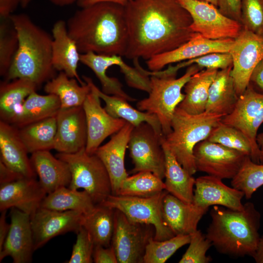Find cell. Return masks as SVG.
<instances>
[{"label": "cell", "instance_id": "obj_1", "mask_svg": "<svg viewBox=\"0 0 263 263\" xmlns=\"http://www.w3.org/2000/svg\"><path fill=\"white\" fill-rule=\"evenodd\" d=\"M124 6L127 58L147 60L178 48L195 33L190 14L177 0H130Z\"/></svg>", "mask_w": 263, "mask_h": 263}, {"label": "cell", "instance_id": "obj_2", "mask_svg": "<svg viewBox=\"0 0 263 263\" xmlns=\"http://www.w3.org/2000/svg\"><path fill=\"white\" fill-rule=\"evenodd\" d=\"M80 8L66 22L80 54L125 56L128 30L124 6L103 2Z\"/></svg>", "mask_w": 263, "mask_h": 263}, {"label": "cell", "instance_id": "obj_3", "mask_svg": "<svg viewBox=\"0 0 263 263\" xmlns=\"http://www.w3.org/2000/svg\"><path fill=\"white\" fill-rule=\"evenodd\" d=\"M206 236L220 254L234 257L252 256L260 241L261 214L251 202L242 210L213 206Z\"/></svg>", "mask_w": 263, "mask_h": 263}, {"label": "cell", "instance_id": "obj_4", "mask_svg": "<svg viewBox=\"0 0 263 263\" xmlns=\"http://www.w3.org/2000/svg\"><path fill=\"white\" fill-rule=\"evenodd\" d=\"M16 30L19 44L5 80H29L38 87L53 77V38L25 14L10 17Z\"/></svg>", "mask_w": 263, "mask_h": 263}, {"label": "cell", "instance_id": "obj_5", "mask_svg": "<svg viewBox=\"0 0 263 263\" xmlns=\"http://www.w3.org/2000/svg\"><path fill=\"white\" fill-rule=\"evenodd\" d=\"M222 116L205 112L191 114L178 107L171 122V131L164 141L179 163L190 174L197 171L193 150L199 142L207 139Z\"/></svg>", "mask_w": 263, "mask_h": 263}, {"label": "cell", "instance_id": "obj_6", "mask_svg": "<svg viewBox=\"0 0 263 263\" xmlns=\"http://www.w3.org/2000/svg\"><path fill=\"white\" fill-rule=\"evenodd\" d=\"M203 69L196 64L187 67L184 74L176 78L177 74L166 70L146 71L150 76L148 97L139 101L137 109L155 114L160 123L165 136L171 131V122L176 109L185 97L182 90L191 76Z\"/></svg>", "mask_w": 263, "mask_h": 263}, {"label": "cell", "instance_id": "obj_7", "mask_svg": "<svg viewBox=\"0 0 263 263\" xmlns=\"http://www.w3.org/2000/svg\"><path fill=\"white\" fill-rule=\"evenodd\" d=\"M68 165L71 181L69 188L87 191L95 205L100 204L112 194L111 182L104 164L95 154H88L85 148L74 153L56 155Z\"/></svg>", "mask_w": 263, "mask_h": 263}, {"label": "cell", "instance_id": "obj_8", "mask_svg": "<svg viewBox=\"0 0 263 263\" xmlns=\"http://www.w3.org/2000/svg\"><path fill=\"white\" fill-rule=\"evenodd\" d=\"M168 192L164 190L147 197L112 194L100 204L121 211L133 222L152 225L155 228L154 239L163 241L175 236L162 218V202Z\"/></svg>", "mask_w": 263, "mask_h": 263}, {"label": "cell", "instance_id": "obj_9", "mask_svg": "<svg viewBox=\"0 0 263 263\" xmlns=\"http://www.w3.org/2000/svg\"><path fill=\"white\" fill-rule=\"evenodd\" d=\"M164 137L147 122L133 127L128 146L134 165L131 173L148 171L161 179L165 178V155L162 145Z\"/></svg>", "mask_w": 263, "mask_h": 263}, {"label": "cell", "instance_id": "obj_10", "mask_svg": "<svg viewBox=\"0 0 263 263\" xmlns=\"http://www.w3.org/2000/svg\"><path fill=\"white\" fill-rule=\"evenodd\" d=\"M152 225L133 222L115 209L111 245L119 263H143L146 246L154 237Z\"/></svg>", "mask_w": 263, "mask_h": 263}, {"label": "cell", "instance_id": "obj_11", "mask_svg": "<svg viewBox=\"0 0 263 263\" xmlns=\"http://www.w3.org/2000/svg\"><path fill=\"white\" fill-rule=\"evenodd\" d=\"M177 0L191 17V30L207 38L235 39L243 28L241 23L225 16L210 3L196 0Z\"/></svg>", "mask_w": 263, "mask_h": 263}, {"label": "cell", "instance_id": "obj_12", "mask_svg": "<svg viewBox=\"0 0 263 263\" xmlns=\"http://www.w3.org/2000/svg\"><path fill=\"white\" fill-rule=\"evenodd\" d=\"M221 121L240 131L248 139L252 149L251 160L260 163V150L256 142L257 132L263 123V94L248 85L239 97L233 111Z\"/></svg>", "mask_w": 263, "mask_h": 263}, {"label": "cell", "instance_id": "obj_13", "mask_svg": "<svg viewBox=\"0 0 263 263\" xmlns=\"http://www.w3.org/2000/svg\"><path fill=\"white\" fill-rule=\"evenodd\" d=\"M232 58L231 75L239 97L246 89L251 75L263 59V36L243 28L229 51Z\"/></svg>", "mask_w": 263, "mask_h": 263}, {"label": "cell", "instance_id": "obj_14", "mask_svg": "<svg viewBox=\"0 0 263 263\" xmlns=\"http://www.w3.org/2000/svg\"><path fill=\"white\" fill-rule=\"evenodd\" d=\"M193 155L197 171L221 179L234 178L248 156L207 139L196 145Z\"/></svg>", "mask_w": 263, "mask_h": 263}, {"label": "cell", "instance_id": "obj_15", "mask_svg": "<svg viewBox=\"0 0 263 263\" xmlns=\"http://www.w3.org/2000/svg\"><path fill=\"white\" fill-rule=\"evenodd\" d=\"M85 82L89 84L91 92L87 95L82 105L87 128V141L86 151L94 154L102 142L108 136L118 132L125 125L126 121L112 116L102 107L100 98L92 86L89 77L83 76Z\"/></svg>", "mask_w": 263, "mask_h": 263}, {"label": "cell", "instance_id": "obj_16", "mask_svg": "<svg viewBox=\"0 0 263 263\" xmlns=\"http://www.w3.org/2000/svg\"><path fill=\"white\" fill-rule=\"evenodd\" d=\"M83 214L73 210L59 211L38 207L30 215L35 250L58 235L77 232Z\"/></svg>", "mask_w": 263, "mask_h": 263}, {"label": "cell", "instance_id": "obj_17", "mask_svg": "<svg viewBox=\"0 0 263 263\" xmlns=\"http://www.w3.org/2000/svg\"><path fill=\"white\" fill-rule=\"evenodd\" d=\"M234 39H210L195 33L187 42L168 52L147 60L150 71L162 70L166 65L198 57L216 52H229Z\"/></svg>", "mask_w": 263, "mask_h": 263}, {"label": "cell", "instance_id": "obj_18", "mask_svg": "<svg viewBox=\"0 0 263 263\" xmlns=\"http://www.w3.org/2000/svg\"><path fill=\"white\" fill-rule=\"evenodd\" d=\"M54 149L58 153H74L86 146L87 128L82 106L61 109L56 115Z\"/></svg>", "mask_w": 263, "mask_h": 263}, {"label": "cell", "instance_id": "obj_19", "mask_svg": "<svg viewBox=\"0 0 263 263\" xmlns=\"http://www.w3.org/2000/svg\"><path fill=\"white\" fill-rule=\"evenodd\" d=\"M10 209V227L0 250V262L9 256L14 263H30L35 251L30 216L16 208Z\"/></svg>", "mask_w": 263, "mask_h": 263}, {"label": "cell", "instance_id": "obj_20", "mask_svg": "<svg viewBox=\"0 0 263 263\" xmlns=\"http://www.w3.org/2000/svg\"><path fill=\"white\" fill-rule=\"evenodd\" d=\"M46 195L35 177H24L0 185V211L15 207L30 216Z\"/></svg>", "mask_w": 263, "mask_h": 263}, {"label": "cell", "instance_id": "obj_21", "mask_svg": "<svg viewBox=\"0 0 263 263\" xmlns=\"http://www.w3.org/2000/svg\"><path fill=\"white\" fill-rule=\"evenodd\" d=\"M195 187L192 203L197 206L208 208L220 206L237 210L244 208L242 202L244 192L226 186L221 179L209 175L202 176L195 179Z\"/></svg>", "mask_w": 263, "mask_h": 263}, {"label": "cell", "instance_id": "obj_22", "mask_svg": "<svg viewBox=\"0 0 263 263\" xmlns=\"http://www.w3.org/2000/svg\"><path fill=\"white\" fill-rule=\"evenodd\" d=\"M133 127L127 122L121 129L113 134L107 143L100 146L94 153L107 169L113 195L117 194L121 183L129 176L125 167V155Z\"/></svg>", "mask_w": 263, "mask_h": 263}, {"label": "cell", "instance_id": "obj_23", "mask_svg": "<svg viewBox=\"0 0 263 263\" xmlns=\"http://www.w3.org/2000/svg\"><path fill=\"white\" fill-rule=\"evenodd\" d=\"M208 209L185 202L168 192L162 202V218L174 235H190L197 230L200 221Z\"/></svg>", "mask_w": 263, "mask_h": 263}, {"label": "cell", "instance_id": "obj_24", "mask_svg": "<svg viewBox=\"0 0 263 263\" xmlns=\"http://www.w3.org/2000/svg\"><path fill=\"white\" fill-rule=\"evenodd\" d=\"M0 161L7 167L24 177L36 178L18 129L2 120H0Z\"/></svg>", "mask_w": 263, "mask_h": 263}, {"label": "cell", "instance_id": "obj_25", "mask_svg": "<svg viewBox=\"0 0 263 263\" xmlns=\"http://www.w3.org/2000/svg\"><path fill=\"white\" fill-rule=\"evenodd\" d=\"M52 64L54 68L65 73L69 77L76 79L83 85L85 83L77 73L80 53L77 46L68 33L66 22L57 20L52 29Z\"/></svg>", "mask_w": 263, "mask_h": 263}, {"label": "cell", "instance_id": "obj_26", "mask_svg": "<svg viewBox=\"0 0 263 263\" xmlns=\"http://www.w3.org/2000/svg\"><path fill=\"white\" fill-rule=\"evenodd\" d=\"M30 159L38 182L47 194L59 188L69 187L71 174L65 161L53 155L50 150L33 152Z\"/></svg>", "mask_w": 263, "mask_h": 263}, {"label": "cell", "instance_id": "obj_27", "mask_svg": "<svg viewBox=\"0 0 263 263\" xmlns=\"http://www.w3.org/2000/svg\"><path fill=\"white\" fill-rule=\"evenodd\" d=\"M37 88L38 86L33 82L23 78L1 82L0 120L14 125L21 113L25 99Z\"/></svg>", "mask_w": 263, "mask_h": 263}, {"label": "cell", "instance_id": "obj_28", "mask_svg": "<svg viewBox=\"0 0 263 263\" xmlns=\"http://www.w3.org/2000/svg\"><path fill=\"white\" fill-rule=\"evenodd\" d=\"M232 67L217 71L209 88L206 112L224 117L234 110L239 96L231 75Z\"/></svg>", "mask_w": 263, "mask_h": 263}, {"label": "cell", "instance_id": "obj_29", "mask_svg": "<svg viewBox=\"0 0 263 263\" xmlns=\"http://www.w3.org/2000/svg\"><path fill=\"white\" fill-rule=\"evenodd\" d=\"M162 139L165 155V190L188 203L193 202L195 179L177 161Z\"/></svg>", "mask_w": 263, "mask_h": 263}, {"label": "cell", "instance_id": "obj_30", "mask_svg": "<svg viewBox=\"0 0 263 263\" xmlns=\"http://www.w3.org/2000/svg\"><path fill=\"white\" fill-rule=\"evenodd\" d=\"M218 71L203 69L191 76L184 86L185 97L178 107L191 114L205 112L209 88Z\"/></svg>", "mask_w": 263, "mask_h": 263}, {"label": "cell", "instance_id": "obj_31", "mask_svg": "<svg viewBox=\"0 0 263 263\" xmlns=\"http://www.w3.org/2000/svg\"><path fill=\"white\" fill-rule=\"evenodd\" d=\"M89 81L99 97L105 102L104 109L112 116L123 119L134 127L143 122H147L150 124L157 132L164 135L159 120L155 114L135 109L125 98L105 94L98 89L90 77Z\"/></svg>", "mask_w": 263, "mask_h": 263}, {"label": "cell", "instance_id": "obj_32", "mask_svg": "<svg viewBox=\"0 0 263 263\" xmlns=\"http://www.w3.org/2000/svg\"><path fill=\"white\" fill-rule=\"evenodd\" d=\"M121 56L87 52L80 54V62L93 71L101 84L102 91L103 93L109 95L122 97L128 101H133L135 99L125 93L119 80L117 78L109 76L106 74L109 67L117 65Z\"/></svg>", "mask_w": 263, "mask_h": 263}, {"label": "cell", "instance_id": "obj_33", "mask_svg": "<svg viewBox=\"0 0 263 263\" xmlns=\"http://www.w3.org/2000/svg\"><path fill=\"white\" fill-rule=\"evenodd\" d=\"M78 82L76 79L60 72L57 76L47 81L44 90L47 94L58 98L61 109L82 106L91 89L88 83L79 85Z\"/></svg>", "mask_w": 263, "mask_h": 263}, {"label": "cell", "instance_id": "obj_34", "mask_svg": "<svg viewBox=\"0 0 263 263\" xmlns=\"http://www.w3.org/2000/svg\"><path fill=\"white\" fill-rule=\"evenodd\" d=\"M114 214L115 209L98 204L90 212L82 215L81 226L90 234L95 245L111 246Z\"/></svg>", "mask_w": 263, "mask_h": 263}, {"label": "cell", "instance_id": "obj_35", "mask_svg": "<svg viewBox=\"0 0 263 263\" xmlns=\"http://www.w3.org/2000/svg\"><path fill=\"white\" fill-rule=\"evenodd\" d=\"M95 206L91 197L85 190L79 191L64 187L47 194L40 207L59 211L73 210L86 214Z\"/></svg>", "mask_w": 263, "mask_h": 263}, {"label": "cell", "instance_id": "obj_36", "mask_svg": "<svg viewBox=\"0 0 263 263\" xmlns=\"http://www.w3.org/2000/svg\"><path fill=\"white\" fill-rule=\"evenodd\" d=\"M18 129L28 153L54 149L56 132V116Z\"/></svg>", "mask_w": 263, "mask_h": 263}, {"label": "cell", "instance_id": "obj_37", "mask_svg": "<svg viewBox=\"0 0 263 263\" xmlns=\"http://www.w3.org/2000/svg\"><path fill=\"white\" fill-rule=\"evenodd\" d=\"M60 108V101L56 95H42L34 91L25 99L21 113L14 126L19 128L56 116Z\"/></svg>", "mask_w": 263, "mask_h": 263}, {"label": "cell", "instance_id": "obj_38", "mask_svg": "<svg viewBox=\"0 0 263 263\" xmlns=\"http://www.w3.org/2000/svg\"><path fill=\"white\" fill-rule=\"evenodd\" d=\"M162 179L148 171L128 176L121 183L116 195L147 197L165 190Z\"/></svg>", "mask_w": 263, "mask_h": 263}, {"label": "cell", "instance_id": "obj_39", "mask_svg": "<svg viewBox=\"0 0 263 263\" xmlns=\"http://www.w3.org/2000/svg\"><path fill=\"white\" fill-rule=\"evenodd\" d=\"M231 185L243 191L246 199H250L263 185V164L254 162L247 156L237 174L231 179Z\"/></svg>", "mask_w": 263, "mask_h": 263}, {"label": "cell", "instance_id": "obj_40", "mask_svg": "<svg viewBox=\"0 0 263 263\" xmlns=\"http://www.w3.org/2000/svg\"><path fill=\"white\" fill-rule=\"evenodd\" d=\"M190 235H177L157 241L151 237L146 246L143 263H164L181 247L189 243Z\"/></svg>", "mask_w": 263, "mask_h": 263}, {"label": "cell", "instance_id": "obj_41", "mask_svg": "<svg viewBox=\"0 0 263 263\" xmlns=\"http://www.w3.org/2000/svg\"><path fill=\"white\" fill-rule=\"evenodd\" d=\"M207 140L239 151L250 158L252 156V147L246 136L238 129L221 121Z\"/></svg>", "mask_w": 263, "mask_h": 263}, {"label": "cell", "instance_id": "obj_42", "mask_svg": "<svg viewBox=\"0 0 263 263\" xmlns=\"http://www.w3.org/2000/svg\"><path fill=\"white\" fill-rule=\"evenodd\" d=\"M19 38L10 18L0 22V74L7 75L16 54Z\"/></svg>", "mask_w": 263, "mask_h": 263}, {"label": "cell", "instance_id": "obj_43", "mask_svg": "<svg viewBox=\"0 0 263 263\" xmlns=\"http://www.w3.org/2000/svg\"><path fill=\"white\" fill-rule=\"evenodd\" d=\"M189 246L178 263H208L212 261L207 252L212 245L211 242L200 230L190 235Z\"/></svg>", "mask_w": 263, "mask_h": 263}, {"label": "cell", "instance_id": "obj_44", "mask_svg": "<svg viewBox=\"0 0 263 263\" xmlns=\"http://www.w3.org/2000/svg\"><path fill=\"white\" fill-rule=\"evenodd\" d=\"M243 28L263 36V0H242Z\"/></svg>", "mask_w": 263, "mask_h": 263}, {"label": "cell", "instance_id": "obj_45", "mask_svg": "<svg viewBox=\"0 0 263 263\" xmlns=\"http://www.w3.org/2000/svg\"><path fill=\"white\" fill-rule=\"evenodd\" d=\"M76 240L74 244L68 263H92L94 243L88 231L81 226L76 232Z\"/></svg>", "mask_w": 263, "mask_h": 263}, {"label": "cell", "instance_id": "obj_46", "mask_svg": "<svg viewBox=\"0 0 263 263\" xmlns=\"http://www.w3.org/2000/svg\"><path fill=\"white\" fill-rule=\"evenodd\" d=\"M232 58L229 52H216L180 63L182 68L196 64L203 69L219 70L232 66Z\"/></svg>", "mask_w": 263, "mask_h": 263}, {"label": "cell", "instance_id": "obj_47", "mask_svg": "<svg viewBox=\"0 0 263 263\" xmlns=\"http://www.w3.org/2000/svg\"><path fill=\"white\" fill-rule=\"evenodd\" d=\"M241 5L242 0H217V7L220 11L227 17L240 23Z\"/></svg>", "mask_w": 263, "mask_h": 263}, {"label": "cell", "instance_id": "obj_48", "mask_svg": "<svg viewBox=\"0 0 263 263\" xmlns=\"http://www.w3.org/2000/svg\"><path fill=\"white\" fill-rule=\"evenodd\" d=\"M93 262L95 263H118L116 255L113 246L94 245L93 254Z\"/></svg>", "mask_w": 263, "mask_h": 263}, {"label": "cell", "instance_id": "obj_49", "mask_svg": "<svg viewBox=\"0 0 263 263\" xmlns=\"http://www.w3.org/2000/svg\"><path fill=\"white\" fill-rule=\"evenodd\" d=\"M248 85L257 92L263 94V59L253 70Z\"/></svg>", "mask_w": 263, "mask_h": 263}, {"label": "cell", "instance_id": "obj_50", "mask_svg": "<svg viewBox=\"0 0 263 263\" xmlns=\"http://www.w3.org/2000/svg\"><path fill=\"white\" fill-rule=\"evenodd\" d=\"M19 4L20 0H0V19H9Z\"/></svg>", "mask_w": 263, "mask_h": 263}, {"label": "cell", "instance_id": "obj_51", "mask_svg": "<svg viewBox=\"0 0 263 263\" xmlns=\"http://www.w3.org/2000/svg\"><path fill=\"white\" fill-rule=\"evenodd\" d=\"M22 177H24L10 169L0 161V185L10 183Z\"/></svg>", "mask_w": 263, "mask_h": 263}, {"label": "cell", "instance_id": "obj_52", "mask_svg": "<svg viewBox=\"0 0 263 263\" xmlns=\"http://www.w3.org/2000/svg\"><path fill=\"white\" fill-rule=\"evenodd\" d=\"M6 211H0V250L2 249L5 240L9 231L10 224L6 221Z\"/></svg>", "mask_w": 263, "mask_h": 263}, {"label": "cell", "instance_id": "obj_53", "mask_svg": "<svg viewBox=\"0 0 263 263\" xmlns=\"http://www.w3.org/2000/svg\"><path fill=\"white\" fill-rule=\"evenodd\" d=\"M130 0H76L77 5L80 8L88 7L103 2H111L125 6Z\"/></svg>", "mask_w": 263, "mask_h": 263}, {"label": "cell", "instance_id": "obj_54", "mask_svg": "<svg viewBox=\"0 0 263 263\" xmlns=\"http://www.w3.org/2000/svg\"><path fill=\"white\" fill-rule=\"evenodd\" d=\"M257 263H263V235L260 237L257 248L252 256Z\"/></svg>", "mask_w": 263, "mask_h": 263}, {"label": "cell", "instance_id": "obj_55", "mask_svg": "<svg viewBox=\"0 0 263 263\" xmlns=\"http://www.w3.org/2000/svg\"><path fill=\"white\" fill-rule=\"evenodd\" d=\"M256 142L260 150V163L263 164V132L257 134Z\"/></svg>", "mask_w": 263, "mask_h": 263}, {"label": "cell", "instance_id": "obj_56", "mask_svg": "<svg viewBox=\"0 0 263 263\" xmlns=\"http://www.w3.org/2000/svg\"><path fill=\"white\" fill-rule=\"evenodd\" d=\"M54 4L58 6H65L71 5L76 2V0H49Z\"/></svg>", "mask_w": 263, "mask_h": 263}, {"label": "cell", "instance_id": "obj_57", "mask_svg": "<svg viewBox=\"0 0 263 263\" xmlns=\"http://www.w3.org/2000/svg\"><path fill=\"white\" fill-rule=\"evenodd\" d=\"M20 0V5L22 7L25 8L28 5V4H29L31 0Z\"/></svg>", "mask_w": 263, "mask_h": 263}, {"label": "cell", "instance_id": "obj_58", "mask_svg": "<svg viewBox=\"0 0 263 263\" xmlns=\"http://www.w3.org/2000/svg\"><path fill=\"white\" fill-rule=\"evenodd\" d=\"M196 0L207 2L217 7V0Z\"/></svg>", "mask_w": 263, "mask_h": 263}]
</instances>
